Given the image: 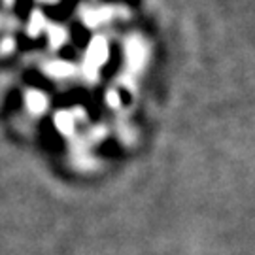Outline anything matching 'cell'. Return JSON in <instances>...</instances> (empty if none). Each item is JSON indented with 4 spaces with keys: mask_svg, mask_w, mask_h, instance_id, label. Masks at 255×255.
Listing matches in <instances>:
<instances>
[{
    "mask_svg": "<svg viewBox=\"0 0 255 255\" xmlns=\"http://www.w3.org/2000/svg\"><path fill=\"white\" fill-rule=\"evenodd\" d=\"M25 102H27V108L32 112V114H44L46 112V106H47V101H46V95L40 91H28L25 95Z\"/></svg>",
    "mask_w": 255,
    "mask_h": 255,
    "instance_id": "6da1fadb",
    "label": "cell"
},
{
    "mask_svg": "<svg viewBox=\"0 0 255 255\" xmlns=\"http://www.w3.org/2000/svg\"><path fill=\"white\" fill-rule=\"evenodd\" d=\"M42 2H55V0H42Z\"/></svg>",
    "mask_w": 255,
    "mask_h": 255,
    "instance_id": "5b68a950",
    "label": "cell"
},
{
    "mask_svg": "<svg viewBox=\"0 0 255 255\" xmlns=\"http://www.w3.org/2000/svg\"><path fill=\"white\" fill-rule=\"evenodd\" d=\"M42 28V17H40V13H34L32 15V23H30V27H28V30H30V34L32 36H36V32Z\"/></svg>",
    "mask_w": 255,
    "mask_h": 255,
    "instance_id": "277c9868",
    "label": "cell"
},
{
    "mask_svg": "<svg viewBox=\"0 0 255 255\" xmlns=\"http://www.w3.org/2000/svg\"><path fill=\"white\" fill-rule=\"evenodd\" d=\"M55 123H57V127L61 128L63 132H68V130L72 128V118H70V114H66V112H61V114H57V118H55Z\"/></svg>",
    "mask_w": 255,
    "mask_h": 255,
    "instance_id": "3957f363",
    "label": "cell"
},
{
    "mask_svg": "<svg viewBox=\"0 0 255 255\" xmlns=\"http://www.w3.org/2000/svg\"><path fill=\"white\" fill-rule=\"evenodd\" d=\"M47 74H51V76H57V78H64V76H68V74H72V66L66 63H49L46 66Z\"/></svg>",
    "mask_w": 255,
    "mask_h": 255,
    "instance_id": "7a4b0ae2",
    "label": "cell"
}]
</instances>
